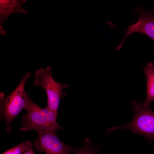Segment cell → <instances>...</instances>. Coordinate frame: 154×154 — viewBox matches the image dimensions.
Instances as JSON below:
<instances>
[{
  "instance_id": "cell-8",
  "label": "cell",
  "mask_w": 154,
  "mask_h": 154,
  "mask_svg": "<svg viewBox=\"0 0 154 154\" xmlns=\"http://www.w3.org/2000/svg\"><path fill=\"white\" fill-rule=\"evenodd\" d=\"M147 80V96L142 105L145 107H151L154 100V65L149 62L144 70Z\"/></svg>"
},
{
  "instance_id": "cell-4",
  "label": "cell",
  "mask_w": 154,
  "mask_h": 154,
  "mask_svg": "<svg viewBox=\"0 0 154 154\" xmlns=\"http://www.w3.org/2000/svg\"><path fill=\"white\" fill-rule=\"evenodd\" d=\"M39 108L31 99H30L26 109L27 113L22 117L23 126L20 128L21 131L34 130L56 132L63 129L59 124L54 125L49 122L40 112Z\"/></svg>"
},
{
  "instance_id": "cell-3",
  "label": "cell",
  "mask_w": 154,
  "mask_h": 154,
  "mask_svg": "<svg viewBox=\"0 0 154 154\" xmlns=\"http://www.w3.org/2000/svg\"><path fill=\"white\" fill-rule=\"evenodd\" d=\"M52 68L48 66L36 70L34 84L36 86L42 88L45 92L47 98L46 107L58 113L61 99L66 96V93L62 90L68 86L67 84H62L56 82L52 75Z\"/></svg>"
},
{
  "instance_id": "cell-6",
  "label": "cell",
  "mask_w": 154,
  "mask_h": 154,
  "mask_svg": "<svg viewBox=\"0 0 154 154\" xmlns=\"http://www.w3.org/2000/svg\"><path fill=\"white\" fill-rule=\"evenodd\" d=\"M134 12L139 15L138 21L129 26L127 30L123 31L125 33V37L122 41L117 46V50L121 49L126 38L134 33L143 34L154 40V12L145 11L140 8L135 9Z\"/></svg>"
},
{
  "instance_id": "cell-7",
  "label": "cell",
  "mask_w": 154,
  "mask_h": 154,
  "mask_svg": "<svg viewBox=\"0 0 154 154\" xmlns=\"http://www.w3.org/2000/svg\"><path fill=\"white\" fill-rule=\"evenodd\" d=\"M26 0H0V33L4 35L6 33L3 29L2 25L11 14L19 12L21 14H28L22 7V4L26 3Z\"/></svg>"
},
{
  "instance_id": "cell-11",
  "label": "cell",
  "mask_w": 154,
  "mask_h": 154,
  "mask_svg": "<svg viewBox=\"0 0 154 154\" xmlns=\"http://www.w3.org/2000/svg\"><path fill=\"white\" fill-rule=\"evenodd\" d=\"M34 149H31L29 150H28L23 154H35L34 151Z\"/></svg>"
},
{
  "instance_id": "cell-5",
  "label": "cell",
  "mask_w": 154,
  "mask_h": 154,
  "mask_svg": "<svg viewBox=\"0 0 154 154\" xmlns=\"http://www.w3.org/2000/svg\"><path fill=\"white\" fill-rule=\"evenodd\" d=\"M38 137L34 142L36 150L45 154H72L76 148L66 145L60 140L55 132L36 131Z\"/></svg>"
},
{
  "instance_id": "cell-2",
  "label": "cell",
  "mask_w": 154,
  "mask_h": 154,
  "mask_svg": "<svg viewBox=\"0 0 154 154\" xmlns=\"http://www.w3.org/2000/svg\"><path fill=\"white\" fill-rule=\"evenodd\" d=\"M131 104L134 113L133 120L125 125L108 128V132L121 129H130L134 134L140 135L152 142L154 140V113L151 107H145L137 101Z\"/></svg>"
},
{
  "instance_id": "cell-1",
  "label": "cell",
  "mask_w": 154,
  "mask_h": 154,
  "mask_svg": "<svg viewBox=\"0 0 154 154\" xmlns=\"http://www.w3.org/2000/svg\"><path fill=\"white\" fill-rule=\"evenodd\" d=\"M31 75L29 72L23 76L19 85L9 95L5 97L2 92L0 94V118H3L6 123V131L10 132L12 129L11 123L23 109H27L30 99L29 94L25 90V85Z\"/></svg>"
},
{
  "instance_id": "cell-9",
  "label": "cell",
  "mask_w": 154,
  "mask_h": 154,
  "mask_svg": "<svg viewBox=\"0 0 154 154\" xmlns=\"http://www.w3.org/2000/svg\"><path fill=\"white\" fill-rule=\"evenodd\" d=\"M100 149L98 145L94 146L91 140L89 138H86L82 145L76 148L72 154H98Z\"/></svg>"
},
{
  "instance_id": "cell-10",
  "label": "cell",
  "mask_w": 154,
  "mask_h": 154,
  "mask_svg": "<svg viewBox=\"0 0 154 154\" xmlns=\"http://www.w3.org/2000/svg\"><path fill=\"white\" fill-rule=\"evenodd\" d=\"M33 145L28 140L23 141L20 144L5 151L1 154H23L33 148Z\"/></svg>"
}]
</instances>
